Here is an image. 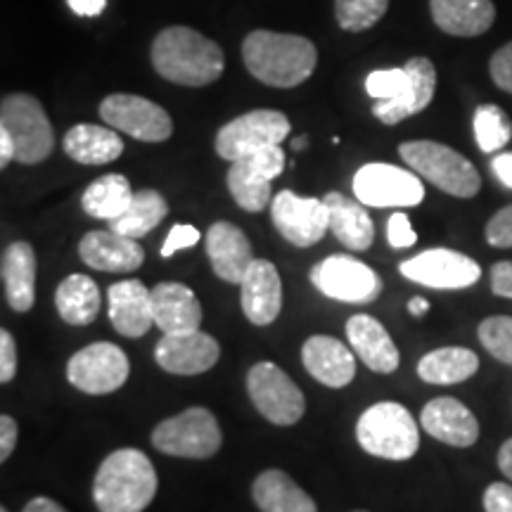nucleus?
Wrapping results in <instances>:
<instances>
[{
  "label": "nucleus",
  "mask_w": 512,
  "mask_h": 512,
  "mask_svg": "<svg viewBox=\"0 0 512 512\" xmlns=\"http://www.w3.org/2000/svg\"><path fill=\"white\" fill-rule=\"evenodd\" d=\"M150 60L162 79L188 88L209 86L226 69V55L219 43L190 27L159 31L152 41Z\"/></svg>",
  "instance_id": "f257e3e1"
},
{
  "label": "nucleus",
  "mask_w": 512,
  "mask_h": 512,
  "mask_svg": "<svg viewBox=\"0 0 512 512\" xmlns=\"http://www.w3.org/2000/svg\"><path fill=\"white\" fill-rule=\"evenodd\" d=\"M242 60L256 81L273 88H294L316 72L318 50L306 36L256 29L242 41Z\"/></svg>",
  "instance_id": "f03ea898"
},
{
  "label": "nucleus",
  "mask_w": 512,
  "mask_h": 512,
  "mask_svg": "<svg viewBox=\"0 0 512 512\" xmlns=\"http://www.w3.org/2000/svg\"><path fill=\"white\" fill-rule=\"evenodd\" d=\"M157 496V472L138 448H119L102 460L93 479L100 512H143Z\"/></svg>",
  "instance_id": "7ed1b4c3"
},
{
  "label": "nucleus",
  "mask_w": 512,
  "mask_h": 512,
  "mask_svg": "<svg viewBox=\"0 0 512 512\" xmlns=\"http://www.w3.org/2000/svg\"><path fill=\"white\" fill-rule=\"evenodd\" d=\"M399 155L408 169L427 178L446 195L470 200L482 188V176L475 164L437 140H408L399 145Z\"/></svg>",
  "instance_id": "20e7f679"
},
{
  "label": "nucleus",
  "mask_w": 512,
  "mask_h": 512,
  "mask_svg": "<svg viewBox=\"0 0 512 512\" xmlns=\"http://www.w3.org/2000/svg\"><path fill=\"white\" fill-rule=\"evenodd\" d=\"M356 439L366 453L382 460H411L420 448L418 422L396 401H380L356 422Z\"/></svg>",
  "instance_id": "39448f33"
},
{
  "label": "nucleus",
  "mask_w": 512,
  "mask_h": 512,
  "mask_svg": "<svg viewBox=\"0 0 512 512\" xmlns=\"http://www.w3.org/2000/svg\"><path fill=\"white\" fill-rule=\"evenodd\" d=\"M0 128H5L15 143V162L34 166L46 162L53 155V124H50L46 110L34 95H5L0 102Z\"/></svg>",
  "instance_id": "423d86ee"
},
{
  "label": "nucleus",
  "mask_w": 512,
  "mask_h": 512,
  "mask_svg": "<svg viewBox=\"0 0 512 512\" xmlns=\"http://www.w3.org/2000/svg\"><path fill=\"white\" fill-rule=\"evenodd\" d=\"M223 441L219 420L209 408L195 406L166 418L152 430V446L174 458L204 460L219 453Z\"/></svg>",
  "instance_id": "0eeeda50"
},
{
  "label": "nucleus",
  "mask_w": 512,
  "mask_h": 512,
  "mask_svg": "<svg viewBox=\"0 0 512 512\" xmlns=\"http://www.w3.org/2000/svg\"><path fill=\"white\" fill-rule=\"evenodd\" d=\"M247 392L256 411L273 425L287 427L304 418V392L292 382V377L283 368L271 361H261L249 368Z\"/></svg>",
  "instance_id": "6e6552de"
},
{
  "label": "nucleus",
  "mask_w": 512,
  "mask_h": 512,
  "mask_svg": "<svg viewBox=\"0 0 512 512\" xmlns=\"http://www.w3.org/2000/svg\"><path fill=\"white\" fill-rule=\"evenodd\" d=\"M283 171L285 152L280 150V145H268L238 162H230L226 183L238 207L259 214L273 202L271 183Z\"/></svg>",
  "instance_id": "1a4fd4ad"
},
{
  "label": "nucleus",
  "mask_w": 512,
  "mask_h": 512,
  "mask_svg": "<svg viewBox=\"0 0 512 512\" xmlns=\"http://www.w3.org/2000/svg\"><path fill=\"white\" fill-rule=\"evenodd\" d=\"M354 195L366 207L406 209L418 207L425 200V185L413 171L394 164L373 162L356 171Z\"/></svg>",
  "instance_id": "9d476101"
},
{
  "label": "nucleus",
  "mask_w": 512,
  "mask_h": 512,
  "mask_svg": "<svg viewBox=\"0 0 512 512\" xmlns=\"http://www.w3.org/2000/svg\"><path fill=\"white\" fill-rule=\"evenodd\" d=\"M290 119L278 110H252L242 117L228 121L216 133V152L226 162L252 155L268 145H280L290 136Z\"/></svg>",
  "instance_id": "9b49d317"
},
{
  "label": "nucleus",
  "mask_w": 512,
  "mask_h": 512,
  "mask_svg": "<svg viewBox=\"0 0 512 512\" xmlns=\"http://www.w3.org/2000/svg\"><path fill=\"white\" fill-rule=\"evenodd\" d=\"M309 278L325 297L344 304H370L382 292L380 275L349 254L328 256L311 268Z\"/></svg>",
  "instance_id": "f8f14e48"
},
{
  "label": "nucleus",
  "mask_w": 512,
  "mask_h": 512,
  "mask_svg": "<svg viewBox=\"0 0 512 512\" xmlns=\"http://www.w3.org/2000/svg\"><path fill=\"white\" fill-rule=\"evenodd\" d=\"M100 117L119 133L143 140V143H164L174 133L169 112L143 95L114 93L100 102Z\"/></svg>",
  "instance_id": "ddd939ff"
},
{
  "label": "nucleus",
  "mask_w": 512,
  "mask_h": 512,
  "mask_svg": "<svg viewBox=\"0 0 512 512\" xmlns=\"http://www.w3.org/2000/svg\"><path fill=\"white\" fill-rule=\"evenodd\" d=\"M128 373H131L128 356L112 342H95L91 347H83L67 363L69 384L93 396L117 392L126 384Z\"/></svg>",
  "instance_id": "4468645a"
},
{
  "label": "nucleus",
  "mask_w": 512,
  "mask_h": 512,
  "mask_svg": "<svg viewBox=\"0 0 512 512\" xmlns=\"http://www.w3.org/2000/svg\"><path fill=\"white\" fill-rule=\"evenodd\" d=\"M403 278L432 287V290H465L482 278V268L475 259L456 249H427L399 266Z\"/></svg>",
  "instance_id": "2eb2a0df"
},
{
  "label": "nucleus",
  "mask_w": 512,
  "mask_h": 512,
  "mask_svg": "<svg viewBox=\"0 0 512 512\" xmlns=\"http://www.w3.org/2000/svg\"><path fill=\"white\" fill-rule=\"evenodd\" d=\"M271 219L278 233L294 247H313L330 233V214L323 200L280 190L271 202Z\"/></svg>",
  "instance_id": "dca6fc26"
},
{
  "label": "nucleus",
  "mask_w": 512,
  "mask_h": 512,
  "mask_svg": "<svg viewBox=\"0 0 512 512\" xmlns=\"http://www.w3.org/2000/svg\"><path fill=\"white\" fill-rule=\"evenodd\" d=\"M219 358V342L200 328L162 335L155 347L157 366L171 375H202L214 368Z\"/></svg>",
  "instance_id": "f3484780"
},
{
  "label": "nucleus",
  "mask_w": 512,
  "mask_h": 512,
  "mask_svg": "<svg viewBox=\"0 0 512 512\" xmlns=\"http://www.w3.org/2000/svg\"><path fill=\"white\" fill-rule=\"evenodd\" d=\"M240 292L242 311L249 323L259 325V328L275 323L283 309V280L271 261L254 259V264L247 268L245 278H242Z\"/></svg>",
  "instance_id": "a211bd4d"
},
{
  "label": "nucleus",
  "mask_w": 512,
  "mask_h": 512,
  "mask_svg": "<svg viewBox=\"0 0 512 512\" xmlns=\"http://www.w3.org/2000/svg\"><path fill=\"white\" fill-rule=\"evenodd\" d=\"M79 256L88 268L105 273L138 271L145 261L138 240L114 233V230H91L79 242Z\"/></svg>",
  "instance_id": "6ab92c4d"
},
{
  "label": "nucleus",
  "mask_w": 512,
  "mask_h": 512,
  "mask_svg": "<svg viewBox=\"0 0 512 512\" xmlns=\"http://www.w3.org/2000/svg\"><path fill=\"white\" fill-rule=\"evenodd\" d=\"M207 256L211 268L223 283L240 285L247 268L254 264L252 242L242 230L230 221H216L207 230Z\"/></svg>",
  "instance_id": "aec40b11"
},
{
  "label": "nucleus",
  "mask_w": 512,
  "mask_h": 512,
  "mask_svg": "<svg viewBox=\"0 0 512 512\" xmlns=\"http://www.w3.org/2000/svg\"><path fill=\"white\" fill-rule=\"evenodd\" d=\"M420 425L425 432L441 444L467 448L475 446L479 439V422L475 413L451 396H439L422 408Z\"/></svg>",
  "instance_id": "412c9836"
},
{
  "label": "nucleus",
  "mask_w": 512,
  "mask_h": 512,
  "mask_svg": "<svg viewBox=\"0 0 512 512\" xmlns=\"http://www.w3.org/2000/svg\"><path fill=\"white\" fill-rule=\"evenodd\" d=\"M110 302V320L119 335L138 339L155 328V311H152V290L140 280H121L114 283L107 292Z\"/></svg>",
  "instance_id": "4be33fe9"
},
{
  "label": "nucleus",
  "mask_w": 512,
  "mask_h": 512,
  "mask_svg": "<svg viewBox=\"0 0 512 512\" xmlns=\"http://www.w3.org/2000/svg\"><path fill=\"white\" fill-rule=\"evenodd\" d=\"M403 67L411 76L408 91L401 98L377 100L373 105V114L387 126H394L403 119L413 117V114L427 110L434 100V91H437V69H434V64L427 57H411Z\"/></svg>",
  "instance_id": "5701e85b"
},
{
  "label": "nucleus",
  "mask_w": 512,
  "mask_h": 512,
  "mask_svg": "<svg viewBox=\"0 0 512 512\" xmlns=\"http://www.w3.org/2000/svg\"><path fill=\"white\" fill-rule=\"evenodd\" d=\"M302 363L311 377L332 389H342L356 377V358L347 344L330 335H313L302 347Z\"/></svg>",
  "instance_id": "b1692460"
},
{
  "label": "nucleus",
  "mask_w": 512,
  "mask_h": 512,
  "mask_svg": "<svg viewBox=\"0 0 512 512\" xmlns=\"http://www.w3.org/2000/svg\"><path fill=\"white\" fill-rule=\"evenodd\" d=\"M347 339L356 356L361 358L373 373L389 375L399 368L401 354L394 339L382 328V323L368 313H356L347 320Z\"/></svg>",
  "instance_id": "393cba45"
},
{
  "label": "nucleus",
  "mask_w": 512,
  "mask_h": 512,
  "mask_svg": "<svg viewBox=\"0 0 512 512\" xmlns=\"http://www.w3.org/2000/svg\"><path fill=\"white\" fill-rule=\"evenodd\" d=\"M152 311L155 328L162 330V335L197 330L202 325L200 299L183 283H159L152 287Z\"/></svg>",
  "instance_id": "a878e982"
},
{
  "label": "nucleus",
  "mask_w": 512,
  "mask_h": 512,
  "mask_svg": "<svg viewBox=\"0 0 512 512\" xmlns=\"http://www.w3.org/2000/svg\"><path fill=\"white\" fill-rule=\"evenodd\" d=\"M430 12L444 34L458 38L482 36L496 22L491 0H430Z\"/></svg>",
  "instance_id": "bb28decb"
},
{
  "label": "nucleus",
  "mask_w": 512,
  "mask_h": 512,
  "mask_svg": "<svg viewBox=\"0 0 512 512\" xmlns=\"http://www.w3.org/2000/svg\"><path fill=\"white\" fill-rule=\"evenodd\" d=\"M330 214V233L351 252H366L375 240V223L370 219L366 204L351 200L342 192H328L323 197Z\"/></svg>",
  "instance_id": "cd10ccee"
},
{
  "label": "nucleus",
  "mask_w": 512,
  "mask_h": 512,
  "mask_svg": "<svg viewBox=\"0 0 512 512\" xmlns=\"http://www.w3.org/2000/svg\"><path fill=\"white\" fill-rule=\"evenodd\" d=\"M0 275H3L5 299L10 309L19 313L34 309L36 302V252L29 242H12L3 252V264H0Z\"/></svg>",
  "instance_id": "c85d7f7f"
},
{
  "label": "nucleus",
  "mask_w": 512,
  "mask_h": 512,
  "mask_svg": "<svg viewBox=\"0 0 512 512\" xmlns=\"http://www.w3.org/2000/svg\"><path fill=\"white\" fill-rule=\"evenodd\" d=\"M64 152L74 162L86 166L110 164L124 152V140L119 138L117 128L98 124H76L64 133Z\"/></svg>",
  "instance_id": "c756f323"
},
{
  "label": "nucleus",
  "mask_w": 512,
  "mask_h": 512,
  "mask_svg": "<svg viewBox=\"0 0 512 512\" xmlns=\"http://www.w3.org/2000/svg\"><path fill=\"white\" fill-rule=\"evenodd\" d=\"M252 496L261 512H318L313 498L283 470H266L254 479Z\"/></svg>",
  "instance_id": "7c9ffc66"
},
{
  "label": "nucleus",
  "mask_w": 512,
  "mask_h": 512,
  "mask_svg": "<svg viewBox=\"0 0 512 512\" xmlns=\"http://www.w3.org/2000/svg\"><path fill=\"white\" fill-rule=\"evenodd\" d=\"M55 306L64 323L91 325L102 306L100 287L83 273L67 275L55 290Z\"/></svg>",
  "instance_id": "2f4dec72"
},
{
  "label": "nucleus",
  "mask_w": 512,
  "mask_h": 512,
  "mask_svg": "<svg viewBox=\"0 0 512 512\" xmlns=\"http://www.w3.org/2000/svg\"><path fill=\"white\" fill-rule=\"evenodd\" d=\"M479 370V356L465 347L434 349L420 358L418 375L427 384H458Z\"/></svg>",
  "instance_id": "473e14b6"
},
{
  "label": "nucleus",
  "mask_w": 512,
  "mask_h": 512,
  "mask_svg": "<svg viewBox=\"0 0 512 512\" xmlns=\"http://www.w3.org/2000/svg\"><path fill=\"white\" fill-rule=\"evenodd\" d=\"M166 214H169V204H166L162 192L145 188L133 195L131 204L119 219L110 221V230L126 235V238L140 240L147 233H152L166 219Z\"/></svg>",
  "instance_id": "72a5a7b5"
},
{
  "label": "nucleus",
  "mask_w": 512,
  "mask_h": 512,
  "mask_svg": "<svg viewBox=\"0 0 512 512\" xmlns=\"http://www.w3.org/2000/svg\"><path fill=\"white\" fill-rule=\"evenodd\" d=\"M133 195H136V192L131 190V183H128L126 176L107 174L88 185L81 197V207L88 216H93V219L114 221L128 209Z\"/></svg>",
  "instance_id": "f704fd0d"
},
{
  "label": "nucleus",
  "mask_w": 512,
  "mask_h": 512,
  "mask_svg": "<svg viewBox=\"0 0 512 512\" xmlns=\"http://www.w3.org/2000/svg\"><path fill=\"white\" fill-rule=\"evenodd\" d=\"M479 150L486 155L501 152L512 138V121L498 105H479L472 119Z\"/></svg>",
  "instance_id": "c9c22d12"
},
{
  "label": "nucleus",
  "mask_w": 512,
  "mask_h": 512,
  "mask_svg": "<svg viewBox=\"0 0 512 512\" xmlns=\"http://www.w3.org/2000/svg\"><path fill=\"white\" fill-rule=\"evenodd\" d=\"M389 10V0H335V17L339 29L361 34L373 29Z\"/></svg>",
  "instance_id": "e433bc0d"
},
{
  "label": "nucleus",
  "mask_w": 512,
  "mask_h": 512,
  "mask_svg": "<svg viewBox=\"0 0 512 512\" xmlns=\"http://www.w3.org/2000/svg\"><path fill=\"white\" fill-rule=\"evenodd\" d=\"M479 342L496 361L512 366V318L491 316L479 323Z\"/></svg>",
  "instance_id": "4c0bfd02"
},
{
  "label": "nucleus",
  "mask_w": 512,
  "mask_h": 512,
  "mask_svg": "<svg viewBox=\"0 0 512 512\" xmlns=\"http://www.w3.org/2000/svg\"><path fill=\"white\" fill-rule=\"evenodd\" d=\"M411 86V76H408L406 67L399 69H377L370 72L366 79V91L370 98L375 100H396Z\"/></svg>",
  "instance_id": "58836bf2"
},
{
  "label": "nucleus",
  "mask_w": 512,
  "mask_h": 512,
  "mask_svg": "<svg viewBox=\"0 0 512 512\" xmlns=\"http://www.w3.org/2000/svg\"><path fill=\"white\" fill-rule=\"evenodd\" d=\"M486 240L491 247H512V204L491 216L486 223Z\"/></svg>",
  "instance_id": "ea45409f"
},
{
  "label": "nucleus",
  "mask_w": 512,
  "mask_h": 512,
  "mask_svg": "<svg viewBox=\"0 0 512 512\" xmlns=\"http://www.w3.org/2000/svg\"><path fill=\"white\" fill-rule=\"evenodd\" d=\"M387 242L394 249H408L418 242V235L408 221V216L403 211H396V214L389 216L387 221Z\"/></svg>",
  "instance_id": "a19ab883"
},
{
  "label": "nucleus",
  "mask_w": 512,
  "mask_h": 512,
  "mask_svg": "<svg viewBox=\"0 0 512 512\" xmlns=\"http://www.w3.org/2000/svg\"><path fill=\"white\" fill-rule=\"evenodd\" d=\"M489 72L496 86L501 88V91L512 95V41L496 50L489 62Z\"/></svg>",
  "instance_id": "79ce46f5"
},
{
  "label": "nucleus",
  "mask_w": 512,
  "mask_h": 512,
  "mask_svg": "<svg viewBox=\"0 0 512 512\" xmlns=\"http://www.w3.org/2000/svg\"><path fill=\"white\" fill-rule=\"evenodd\" d=\"M197 242H200V230L195 226H188V223H178L169 230V235H166V242L162 245V254L164 259H169V256H174L176 252H181V249H188V247H195Z\"/></svg>",
  "instance_id": "37998d69"
},
{
  "label": "nucleus",
  "mask_w": 512,
  "mask_h": 512,
  "mask_svg": "<svg viewBox=\"0 0 512 512\" xmlns=\"http://www.w3.org/2000/svg\"><path fill=\"white\" fill-rule=\"evenodd\" d=\"M17 375V347L15 337L8 330H0V382L10 384Z\"/></svg>",
  "instance_id": "c03bdc74"
},
{
  "label": "nucleus",
  "mask_w": 512,
  "mask_h": 512,
  "mask_svg": "<svg viewBox=\"0 0 512 512\" xmlns=\"http://www.w3.org/2000/svg\"><path fill=\"white\" fill-rule=\"evenodd\" d=\"M484 510L486 512H512V486L503 482H494L484 491Z\"/></svg>",
  "instance_id": "a18cd8bd"
},
{
  "label": "nucleus",
  "mask_w": 512,
  "mask_h": 512,
  "mask_svg": "<svg viewBox=\"0 0 512 512\" xmlns=\"http://www.w3.org/2000/svg\"><path fill=\"white\" fill-rule=\"evenodd\" d=\"M491 290L498 297L512 299V261H498L491 266Z\"/></svg>",
  "instance_id": "49530a36"
},
{
  "label": "nucleus",
  "mask_w": 512,
  "mask_h": 512,
  "mask_svg": "<svg viewBox=\"0 0 512 512\" xmlns=\"http://www.w3.org/2000/svg\"><path fill=\"white\" fill-rule=\"evenodd\" d=\"M17 437H19L17 422L12 420L10 415H3V418H0V463L10 460L12 451H15L17 446Z\"/></svg>",
  "instance_id": "de8ad7c7"
},
{
  "label": "nucleus",
  "mask_w": 512,
  "mask_h": 512,
  "mask_svg": "<svg viewBox=\"0 0 512 512\" xmlns=\"http://www.w3.org/2000/svg\"><path fill=\"white\" fill-rule=\"evenodd\" d=\"M491 169H494L498 181L512 190V152H501L491 159Z\"/></svg>",
  "instance_id": "09e8293b"
},
{
  "label": "nucleus",
  "mask_w": 512,
  "mask_h": 512,
  "mask_svg": "<svg viewBox=\"0 0 512 512\" xmlns=\"http://www.w3.org/2000/svg\"><path fill=\"white\" fill-rule=\"evenodd\" d=\"M67 3L79 17H98L107 8V0H67Z\"/></svg>",
  "instance_id": "8fccbe9b"
},
{
  "label": "nucleus",
  "mask_w": 512,
  "mask_h": 512,
  "mask_svg": "<svg viewBox=\"0 0 512 512\" xmlns=\"http://www.w3.org/2000/svg\"><path fill=\"white\" fill-rule=\"evenodd\" d=\"M22 512H67V510H64L57 501H53V498L36 496V498H31L27 505H24Z\"/></svg>",
  "instance_id": "3c124183"
},
{
  "label": "nucleus",
  "mask_w": 512,
  "mask_h": 512,
  "mask_svg": "<svg viewBox=\"0 0 512 512\" xmlns=\"http://www.w3.org/2000/svg\"><path fill=\"white\" fill-rule=\"evenodd\" d=\"M12 159H15V143H12L10 133L0 128V169H8Z\"/></svg>",
  "instance_id": "603ef678"
},
{
  "label": "nucleus",
  "mask_w": 512,
  "mask_h": 512,
  "mask_svg": "<svg viewBox=\"0 0 512 512\" xmlns=\"http://www.w3.org/2000/svg\"><path fill=\"white\" fill-rule=\"evenodd\" d=\"M498 467H501L503 475L512 482V439L505 441L501 451H498Z\"/></svg>",
  "instance_id": "864d4df0"
},
{
  "label": "nucleus",
  "mask_w": 512,
  "mask_h": 512,
  "mask_svg": "<svg viewBox=\"0 0 512 512\" xmlns=\"http://www.w3.org/2000/svg\"><path fill=\"white\" fill-rule=\"evenodd\" d=\"M408 311H411V316L415 318L425 316V313L430 311V302H427L425 297H413L411 302H408Z\"/></svg>",
  "instance_id": "5fc2aeb1"
},
{
  "label": "nucleus",
  "mask_w": 512,
  "mask_h": 512,
  "mask_svg": "<svg viewBox=\"0 0 512 512\" xmlns=\"http://www.w3.org/2000/svg\"><path fill=\"white\" fill-rule=\"evenodd\" d=\"M304 147H306V136H299L294 140V150H304Z\"/></svg>",
  "instance_id": "6e6d98bb"
},
{
  "label": "nucleus",
  "mask_w": 512,
  "mask_h": 512,
  "mask_svg": "<svg viewBox=\"0 0 512 512\" xmlns=\"http://www.w3.org/2000/svg\"><path fill=\"white\" fill-rule=\"evenodd\" d=\"M0 512H8V510H5V508H3V510H0Z\"/></svg>",
  "instance_id": "4d7b16f0"
}]
</instances>
